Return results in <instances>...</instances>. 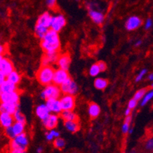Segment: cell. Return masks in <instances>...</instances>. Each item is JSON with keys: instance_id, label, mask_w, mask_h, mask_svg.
<instances>
[{"instance_id": "ab89813d", "label": "cell", "mask_w": 153, "mask_h": 153, "mask_svg": "<svg viewBox=\"0 0 153 153\" xmlns=\"http://www.w3.org/2000/svg\"><path fill=\"white\" fill-rule=\"evenodd\" d=\"M97 65L98 66H99L100 69V71L101 72H103L105 71L106 70V68H107V65H106V63L104 62V61H99V62H97Z\"/></svg>"}, {"instance_id": "2e32d148", "label": "cell", "mask_w": 153, "mask_h": 153, "mask_svg": "<svg viewBox=\"0 0 153 153\" xmlns=\"http://www.w3.org/2000/svg\"><path fill=\"white\" fill-rule=\"evenodd\" d=\"M88 15L93 22L95 24L100 25L104 22V15L99 11L94 10V9H89Z\"/></svg>"}, {"instance_id": "d6986e66", "label": "cell", "mask_w": 153, "mask_h": 153, "mask_svg": "<svg viewBox=\"0 0 153 153\" xmlns=\"http://www.w3.org/2000/svg\"><path fill=\"white\" fill-rule=\"evenodd\" d=\"M19 109V105L10 103H0V113H6L13 115Z\"/></svg>"}, {"instance_id": "60d3db41", "label": "cell", "mask_w": 153, "mask_h": 153, "mask_svg": "<svg viewBox=\"0 0 153 153\" xmlns=\"http://www.w3.org/2000/svg\"><path fill=\"white\" fill-rule=\"evenodd\" d=\"M152 25H153L152 19L151 18H149V19L146 21V23H145V28H146V30L150 29V28L152 27Z\"/></svg>"}, {"instance_id": "8fae6325", "label": "cell", "mask_w": 153, "mask_h": 153, "mask_svg": "<svg viewBox=\"0 0 153 153\" xmlns=\"http://www.w3.org/2000/svg\"><path fill=\"white\" fill-rule=\"evenodd\" d=\"M43 125L47 129L51 130L56 128L58 123V117L55 114H50L48 117L42 120Z\"/></svg>"}, {"instance_id": "db71d44e", "label": "cell", "mask_w": 153, "mask_h": 153, "mask_svg": "<svg viewBox=\"0 0 153 153\" xmlns=\"http://www.w3.org/2000/svg\"><path fill=\"white\" fill-rule=\"evenodd\" d=\"M76 1H80V0H76Z\"/></svg>"}, {"instance_id": "f5cc1de1", "label": "cell", "mask_w": 153, "mask_h": 153, "mask_svg": "<svg viewBox=\"0 0 153 153\" xmlns=\"http://www.w3.org/2000/svg\"><path fill=\"white\" fill-rule=\"evenodd\" d=\"M151 87H152V89H153V83H152V84H151Z\"/></svg>"}, {"instance_id": "30bf717a", "label": "cell", "mask_w": 153, "mask_h": 153, "mask_svg": "<svg viewBox=\"0 0 153 153\" xmlns=\"http://www.w3.org/2000/svg\"><path fill=\"white\" fill-rule=\"evenodd\" d=\"M143 25V20L139 16H132L127 19L126 22V28L128 31H134Z\"/></svg>"}, {"instance_id": "3957f363", "label": "cell", "mask_w": 153, "mask_h": 153, "mask_svg": "<svg viewBox=\"0 0 153 153\" xmlns=\"http://www.w3.org/2000/svg\"><path fill=\"white\" fill-rule=\"evenodd\" d=\"M61 90L59 87L54 84H51L45 86V89L41 94V97L42 99L50 100V99H58L61 97Z\"/></svg>"}, {"instance_id": "ee69618b", "label": "cell", "mask_w": 153, "mask_h": 153, "mask_svg": "<svg viewBox=\"0 0 153 153\" xmlns=\"http://www.w3.org/2000/svg\"><path fill=\"white\" fill-rule=\"evenodd\" d=\"M7 51V47L4 45H0V56H3Z\"/></svg>"}, {"instance_id": "44dd1931", "label": "cell", "mask_w": 153, "mask_h": 153, "mask_svg": "<svg viewBox=\"0 0 153 153\" xmlns=\"http://www.w3.org/2000/svg\"><path fill=\"white\" fill-rule=\"evenodd\" d=\"M88 113L91 119L97 118L99 115L100 114V107L96 103L91 102V103H89Z\"/></svg>"}, {"instance_id": "9a60e30c", "label": "cell", "mask_w": 153, "mask_h": 153, "mask_svg": "<svg viewBox=\"0 0 153 153\" xmlns=\"http://www.w3.org/2000/svg\"><path fill=\"white\" fill-rule=\"evenodd\" d=\"M15 119L13 115L6 113H0V125L3 128H7L13 125Z\"/></svg>"}, {"instance_id": "9c48e42d", "label": "cell", "mask_w": 153, "mask_h": 153, "mask_svg": "<svg viewBox=\"0 0 153 153\" xmlns=\"http://www.w3.org/2000/svg\"><path fill=\"white\" fill-rule=\"evenodd\" d=\"M70 78V75L68 74V71L61 68H58L54 71V79H53V83L57 86H61L64 84L68 79Z\"/></svg>"}, {"instance_id": "9f6ffc18", "label": "cell", "mask_w": 153, "mask_h": 153, "mask_svg": "<svg viewBox=\"0 0 153 153\" xmlns=\"http://www.w3.org/2000/svg\"><path fill=\"white\" fill-rule=\"evenodd\" d=\"M152 107H153V106H152Z\"/></svg>"}, {"instance_id": "7bdbcfd3", "label": "cell", "mask_w": 153, "mask_h": 153, "mask_svg": "<svg viewBox=\"0 0 153 153\" xmlns=\"http://www.w3.org/2000/svg\"><path fill=\"white\" fill-rule=\"evenodd\" d=\"M6 80H7V76H6V75L0 71V87L4 84V82Z\"/></svg>"}, {"instance_id": "f1b7e54d", "label": "cell", "mask_w": 153, "mask_h": 153, "mask_svg": "<svg viewBox=\"0 0 153 153\" xmlns=\"http://www.w3.org/2000/svg\"><path fill=\"white\" fill-rule=\"evenodd\" d=\"M152 98H153V89L152 90H151V91H147V93L145 94V96L143 97V99H142L141 104H140L141 105V106H144L145 105L147 104V103H148L152 99Z\"/></svg>"}, {"instance_id": "603a6c76", "label": "cell", "mask_w": 153, "mask_h": 153, "mask_svg": "<svg viewBox=\"0 0 153 153\" xmlns=\"http://www.w3.org/2000/svg\"><path fill=\"white\" fill-rule=\"evenodd\" d=\"M60 114H61V118L65 121H70V120L79 121L78 116L73 110H62Z\"/></svg>"}, {"instance_id": "277c9868", "label": "cell", "mask_w": 153, "mask_h": 153, "mask_svg": "<svg viewBox=\"0 0 153 153\" xmlns=\"http://www.w3.org/2000/svg\"><path fill=\"white\" fill-rule=\"evenodd\" d=\"M29 144V140L25 133H22L16 136L14 139L11 140L10 149H19L25 151Z\"/></svg>"}, {"instance_id": "4316f807", "label": "cell", "mask_w": 153, "mask_h": 153, "mask_svg": "<svg viewBox=\"0 0 153 153\" xmlns=\"http://www.w3.org/2000/svg\"><path fill=\"white\" fill-rule=\"evenodd\" d=\"M21 79V75L19 74L16 71H15V70L12 72H11V73L7 76V80L11 81L12 83H13V84H16V85L20 83Z\"/></svg>"}, {"instance_id": "4fadbf2b", "label": "cell", "mask_w": 153, "mask_h": 153, "mask_svg": "<svg viewBox=\"0 0 153 153\" xmlns=\"http://www.w3.org/2000/svg\"><path fill=\"white\" fill-rule=\"evenodd\" d=\"M46 105L51 112L54 113H61L62 112V107L61 101L58 99H50L46 100Z\"/></svg>"}, {"instance_id": "d590c367", "label": "cell", "mask_w": 153, "mask_h": 153, "mask_svg": "<svg viewBox=\"0 0 153 153\" xmlns=\"http://www.w3.org/2000/svg\"><path fill=\"white\" fill-rule=\"evenodd\" d=\"M47 6L51 9H55L57 8V0H46Z\"/></svg>"}, {"instance_id": "52a82bcc", "label": "cell", "mask_w": 153, "mask_h": 153, "mask_svg": "<svg viewBox=\"0 0 153 153\" xmlns=\"http://www.w3.org/2000/svg\"><path fill=\"white\" fill-rule=\"evenodd\" d=\"M60 101L62 110H74L76 106V99L74 95L65 94Z\"/></svg>"}, {"instance_id": "e575fe53", "label": "cell", "mask_w": 153, "mask_h": 153, "mask_svg": "<svg viewBox=\"0 0 153 153\" xmlns=\"http://www.w3.org/2000/svg\"><path fill=\"white\" fill-rule=\"evenodd\" d=\"M5 135H6V136L11 139H14V138L16 136V133H15L14 132V129H13V128H12V126L7 127V128H5Z\"/></svg>"}, {"instance_id": "83f0119b", "label": "cell", "mask_w": 153, "mask_h": 153, "mask_svg": "<svg viewBox=\"0 0 153 153\" xmlns=\"http://www.w3.org/2000/svg\"><path fill=\"white\" fill-rule=\"evenodd\" d=\"M12 128L14 129V132L16 136H18V135H20V134L24 133L25 132V123H23L20 122H16L15 121V123L12 125Z\"/></svg>"}, {"instance_id": "cb8c5ba5", "label": "cell", "mask_w": 153, "mask_h": 153, "mask_svg": "<svg viewBox=\"0 0 153 153\" xmlns=\"http://www.w3.org/2000/svg\"><path fill=\"white\" fill-rule=\"evenodd\" d=\"M65 126L69 132L72 133H75L77 131H79L80 128V125L79 121H74V120H70V121H65Z\"/></svg>"}, {"instance_id": "11a10c76", "label": "cell", "mask_w": 153, "mask_h": 153, "mask_svg": "<svg viewBox=\"0 0 153 153\" xmlns=\"http://www.w3.org/2000/svg\"><path fill=\"white\" fill-rule=\"evenodd\" d=\"M122 153H125V152H122Z\"/></svg>"}, {"instance_id": "d6a6232c", "label": "cell", "mask_w": 153, "mask_h": 153, "mask_svg": "<svg viewBox=\"0 0 153 153\" xmlns=\"http://www.w3.org/2000/svg\"><path fill=\"white\" fill-rule=\"evenodd\" d=\"M60 136V133L57 131L54 130V129H51V130L49 132H48L47 134H46V139H47L48 141L51 142L52 141V140H54V139H55L56 138L59 137Z\"/></svg>"}, {"instance_id": "7a4b0ae2", "label": "cell", "mask_w": 153, "mask_h": 153, "mask_svg": "<svg viewBox=\"0 0 153 153\" xmlns=\"http://www.w3.org/2000/svg\"><path fill=\"white\" fill-rule=\"evenodd\" d=\"M54 68L50 65L42 66L36 74V77L39 84L43 86H47L53 82L54 75Z\"/></svg>"}, {"instance_id": "bcb514c9", "label": "cell", "mask_w": 153, "mask_h": 153, "mask_svg": "<svg viewBox=\"0 0 153 153\" xmlns=\"http://www.w3.org/2000/svg\"><path fill=\"white\" fill-rule=\"evenodd\" d=\"M131 121H132V117L131 115H129V116H126L125 119V123H127L130 124Z\"/></svg>"}, {"instance_id": "681fc988", "label": "cell", "mask_w": 153, "mask_h": 153, "mask_svg": "<svg viewBox=\"0 0 153 153\" xmlns=\"http://www.w3.org/2000/svg\"><path fill=\"white\" fill-rule=\"evenodd\" d=\"M141 45H142V41L141 40H138L137 42H136V44H135V46L138 47V46Z\"/></svg>"}, {"instance_id": "f35d334b", "label": "cell", "mask_w": 153, "mask_h": 153, "mask_svg": "<svg viewBox=\"0 0 153 153\" xmlns=\"http://www.w3.org/2000/svg\"><path fill=\"white\" fill-rule=\"evenodd\" d=\"M146 149L149 151L153 150V139H149L146 143Z\"/></svg>"}, {"instance_id": "7dc6e473", "label": "cell", "mask_w": 153, "mask_h": 153, "mask_svg": "<svg viewBox=\"0 0 153 153\" xmlns=\"http://www.w3.org/2000/svg\"><path fill=\"white\" fill-rule=\"evenodd\" d=\"M131 111H132V110H131V109H129V108H127L125 111L126 117V116H129V115H131Z\"/></svg>"}, {"instance_id": "ba28073f", "label": "cell", "mask_w": 153, "mask_h": 153, "mask_svg": "<svg viewBox=\"0 0 153 153\" xmlns=\"http://www.w3.org/2000/svg\"><path fill=\"white\" fill-rule=\"evenodd\" d=\"M66 25V19L62 14H58L52 17V21L51 25V29L57 31V33L61 31Z\"/></svg>"}, {"instance_id": "6da1fadb", "label": "cell", "mask_w": 153, "mask_h": 153, "mask_svg": "<svg viewBox=\"0 0 153 153\" xmlns=\"http://www.w3.org/2000/svg\"><path fill=\"white\" fill-rule=\"evenodd\" d=\"M41 47L45 53L58 52L61 48L59 35L57 31L49 29L41 42Z\"/></svg>"}, {"instance_id": "7c38bea8", "label": "cell", "mask_w": 153, "mask_h": 153, "mask_svg": "<svg viewBox=\"0 0 153 153\" xmlns=\"http://www.w3.org/2000/svg\"><path fill=\"white\" fill-rule=\"evenodd\" d=\"M71 62V58L69 54H64L59 55L58 59L57 61V65L58 68H61V69L66 70L68 71L70 68V65Z\"/></svg>"}, {"instance_id": "e0dca14e", "label": "cell", "mask_w": 153, "mask_h": 153, "mask_svg": "<svg viewBox=\"0 0 153 153\" xmlns=\"http://www.w3.org/2000/svg\"><path fill=\"white\" fill-rule=\"evenodd\" d=\"M59 57L58 52H48L43 56L42 59V66H47L51 63L57 62Z\"/></svg>"}, {"instance_id": "d4e9b609", "label": "cell", "mask_w": 153, "mask_h": 153, "mask_svg": "<svg viewBox=\"0 0 153 153\" xmlns=\"http://www.w3.org/2000/svg\"><path fill=\"white\" fill-rule=\"evenodd\" d=\"M108 84H109V81L105 78H101V77H98L96 78L94 80V87L97 90L100 91H103L107 87Z\"/></svg>"}, {"instance_id": "f907efd6", "label": "cell", "mask_w": 153, "mask_h": 153, "mask_svg": "<svg viewBox=\"0 0 153 153\" xmlns=\"http://www.w3.org/2000/svg\"><path fill=\"white\" fill-rule=\"evenodd\" d=\"M42 147H38L37 149V153H42Z\"/></svg>"}, {"instance_id": "8d00e7d4", "label": "cell", "mask_w": 153, "mask_h": 153, "mask_svg": "<svg viewBox=\"0 0 153 153\" xmlns=\"http://www.w3.org/2000/svg\"><path fill=\"white\" fill-rule=\"evenodd\" d=\"M146 73H147V69H143V70H142L141 71L139 72V73L138 74L137 76H136V82L141 81V80L143 79V77L146 76Z\"/></svg>"}, {"instance_id": "4dcf8cb0", "label": "cell", "mask_w": 153, "mask_h": 153, "mask_svg": "<svg viewBox=\"0 0 153 153\" xmlns=\"http://www.w3.org/2000/svg\"><path fill=\"white\" fill-rule=\"evenodd\" d=\"M13 117H14L15 121H16V122H20L23 123H25V122H26L25 117L22 113V112L20 111L19 109H18L17 111L13 114Z\"/></svg>"}, {"instance_id": "5bb4252c", "label": "cell", "mask_w": 153, "mask_h": 153, "mask_svg": "<svg viewBox=\"0 0 153 153\" xmlns=\"http://www.w3.org/2000/svg\"><path fill=\"white\" fill-rule=\"evenodd\" d=\"M53 16L49 13L48 12H44L43 14L41 15L37 20V25H42V26L46 27V28H51V21H52Z\"/></svg>"}, {"instance_id": "5b68a950", "label": "cell", "mask_w": 153, "mask_h": 153, "mask_svg": "<svg viewBox=\"0 0 153 153\" xmlns=\"http://www.w3.org/2000/svg\"><path fill=\"white\" fill-rule=\"evenodd\" d=\"M61 92L65 94H70L74 95L77 94L78 92V86L76 84V82L70 77L69 79L61 85Z\"/></svg>"}, {"instance_id": "8992f818", "label": "cell", "mask_w": 153, "mask_h": 153, "mask_svg": "<svg viewBox=\"0 0 153 153\" xmlns=\"http://www.w3.org/2000/svg\"><path fill=\"white\" fill-rule=\"evenodd\" d=\"M19 99H20V94L18 91L0 94L1 103H10L19 105Z\"/></svg>"}, {"instance_id": "816d5d0a", "label": "cell", "mask_w": 153, "mask_h": 153, "mask_svg": "<svg viewBox=\"0 0 153 153\" xmlns=\"http://www.w3.org/2000/svg\"><path fill=\"white\" fill-rule=\"evenodd\" d=\"M2 58H3V56H0V69H1V65H2Z\"/></svg>"}, {"instance_id": "f6af8a7d", "label": "cell", "mask_w": 153, "mask_h": 153, "mask_svg": "<svg viewBox=\"0 0 153 153\" xmlns=\"http://www.w3.org/2000/svg\"><path fill=\"white\" fill-rule=\"evenodd\" d=\"M10 153H26V152H25V151H23V150L11 149Z\"/></svg>"}, {"instance_id": "b9f144b4", "label": "cell", "mask_w": 153, "mask_h": 153, "mask_svg": "<svg viewBox=\"0 0 153 153\" xmlns=\"http://www.w3.org/2000/svg\"><path fill=\"white\" fill-rule=\"evenodd\" d=\"M129 131V123L124 122L123 125L122 126V132L123 134H126Z\"/></svg>"}, {"instance_id": "ffe728a7", "label": "cell", "mask_w": 153, "mask_h": 153, "mask_svg": "<svg viewBox=\"0 0 153 153\" xmlns=\"http://www.w3.org/2000/svg\"><path fill=\"white\" fill-rule=\"evenodd\" d=\"M50 113L51 111L49 110L48 107L46 104L38 105L36 107V110H35V113H36L37 117L42 120H44L45 119L47 118L50 115Z\"/></svg>"}, {"instance_id": "f546056e", "label": "cell", "mask_w": 153, "mask_h": 153, "mask_svg": "<svg viewBox=\"0 0 153 153\" xmlns=\"http://www.w3.org/2000/svg\"><path fill=\"white\" fill-rule=\"evenodd\" d=\"M65 144H66L65 140L64 139H62V138L57 137L54 140V146L56 149H63L65 148Z\"/></svg>"}, {"instance_id": "74e56055", "label": "cell", "mask_w": 153, "mask_h": 153, "mask_svg": "<svg viewBox=\"0 0 153 153\" xmlns=\"http://www.w3.org/2000/svg\"><path fill=\"white\" fill-rule=\"evenodd\" d=\"M138 104V101L136 100H135L134 98L131 99L129 101V103H128V108L131 109V110H133L136 107Z\"/></svg>"}, {"instance_id": "c3c4849f", "label": "cell", "mask_w": 153, "mask_h": 153, "mask_svg": "<svg viewBox=\"0 0 153 153\" xmlns=\"http://www.w3.org/2000/svg\"><path fill=\"white\" fill-rule=\"evenodd\" d=\"M148 79L149 80H150V81H153V73H151L149 75Z\"/></svg>"}, {"instance_id": "1f68e13d", "label": "cell", "mask_w": 153, "mask_h": 153, "mask_svg": "<svg viewBox=\"0 0 153 153\" xmlns=\"http://www.w3.org/2000/svg\"><path fill=\"white\" fill-rule=\"evenodd\" d=\"M100 72V69L99 66H98L97 63L94 64L91 67L90 70H89V74L91 75V76H97Z\"/></svg>"}, {"instance_id": "836d02e7", "label": "cell", "mask_w": 153, "mask_h": 153, "mask_svg": "<svg viewBox=\"0 0 153 153\" xmlns=\"http://www.w3.org/2000/svg\"><path fill=\"white\" fill-rule=\"evenodd\" d=\"M147 91H147V88L140 89V90H139V91H136V94H134L133 98L135 100H136L137 101L141 100L143 98V97L145 96V94L147 93Z\"/></svg>"}, {"instance_id": "ac0fdd59", "label": "cell", "mask_w": 153, "mask_h": 153, "mask_svg": "<svg viewBox=\"0 0 153 153\" xmlns=\"http://www.w3.org/2000/svg\"><path fill=\"white\" fill-rule=\"evenodd\" d=\"M0 71L3 74L6 75V76L14 71V65L12 64V61L7 58V57H4L2 58V65H1V69Z\"/></svg>"}, {"instance_id": "484cf974", "label": "cell", "mask_w": 153, "mask_h": 153, "mask_svg": "<svg viewBox=\"0 0 153 153\" xmlns=\"http://www.w3.org/2000/svg\"><path fill=\"white\" fill-rule=\"evenodd\" d=\"M48 28H46V27L42 26V25L36 24L35 26V35H36V37H38V38H40L42 40V38L45 37V35H46V33L48 31Z\"/></svg>"}, {"instance_id": "7402d4cb", "label": "cell", "mask_w": 153, "mask_h": 153, "mask_svg": "<svg viewBox=\"0 0 153 153\" xmlns=\"http://www.w3.org/2000/svg\"><path fill=\"white\" fill-rule=\"evenodd\" d=\"M18 91L17 85L13 83H12L9 80H6L4 84H2L1 87H0V94H2V93H9V92H12V91Z\"/></svg>"}]
</instances>
